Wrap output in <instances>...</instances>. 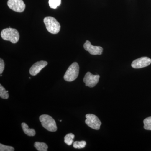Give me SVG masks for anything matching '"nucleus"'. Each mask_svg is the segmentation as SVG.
<instances>
[{
    "label": "nucleus",
    "instance_id": "nucleus-1",
    "mask_svg": "<svg viewBox=\"0 0 151 151\" xmlns=\"http://www.w3.org/2000/svg\"><path fill=\"white\" fill-rule=\"evenodd\" d=\"M2 38L4 40L9 41L12 43H16L19 39V34L15 29L8 28L2 31L1 34Z\"/></svg>",
    "mask_w": 151,
    "mask_h": 151
},
{
    "label": "nucleus",
    "instance_id": "nucleus-2",
    "mask_svg": "<svg viewBox=\"0 0 151 151\" xmlns=\"http://www.w3.org/2000/svg\"><path fill=\"white\" fill-rule=\"evenodd\" d=\"M43 22L47 29L50 33L52 34H56L59 32L60 25L55 18L52 17H45Z\"/></svg>",
    "mask_w": 151,
    "mask_h": 151
},
{
    "label": "nucleus",
    "instance_id": "nucleus-3",
    "mask_svg": "<svg viewBox=\"0 0 151 151\" xmlns=\"http://www.w3.org/2000/svg\"><path fill=\"white\" fill-rule=\"evenodd\" d=\"M39 119L45 129L49 132H56L57 130L56 122L52 117L47 115H42L40 116Z\"/></svg>",
    "mask_w": 151,
    "mask_h": 151
},
{
    "label": "nucleus",
    "instance_id": "nucleus-4",
    "mask_svg": "<svg viewBox=\"0 0 151 151\" xmlns=\"http://www.w3.org/2000/svg\"><path fill=\"white\" fill-rule=\"evenodd\" d=\"M79 66L76 62L73 63L68 68L64 74V78L65 81L71 82L75 80L79 74Z\"/></svg>",
    "mask_w": 151,
    "mask_h": 151
},
{
    "label": "nucleus",
    "instance_id": "nucleus-5",
    "mask_svg": "<svg viewBox=\"0 0 151 151\" xmlns=\"http://www.w3.org/2000/svg\"><path fill=\"white\" fill-rule=\"evenodd\" d=\"M85 117L86 118L85 123L88 127L93 129L96 130L100 129L102 123L97 116L94 114H86Z\"/></svg>",
    "mask_w": 151,
    "mask_h": 151
},
{
    "label": "nucleus",
    "instance_id": "nucleus-6",
    "mask_svg": "<svg viewBox=\"0 0 151 151\" xmlns=\"http://www.w3.org/2000/svg\"><path fill=\"white\" fill-rule=\"evenodd\" d=\"M9 7L17 12H22L25 9V4L23 0H8L7 3Z\"/></svg>",
    "mask_w": 151,
    "mask_h": 151
},
{
    "label": "nucleus",
    "instance_id": "nucleus-7",
    "mask_svg": "<svg viewBox=\"0 0 151 151\" xmlns=\"http://www.w3.org/2000/svg\"><path fill=\"white\" fill-rule=\"evenodd\" d=\"M100 76L99 75H93L90 72H87L84 76L83 81L86 86L89 87H93L97 85L100 79Z\"/></svg>",
    "mask_w": 151,
    "mask_h": 151
},
{
    "label": "nucleus",
    "instance_id": "nucleus-8",
    "mask_svg": "<svg viewBox=\"0 0 151 151\" xmlns=\"http://www.w3.org/2000/svg\"><path fill=\"white\" fill-rule=\"evenodd\" d=\"M151 63L150 58L147 57H142L134 60L132 63V66L136 69L143 68L148 66Z\"/></svg>",
    "mask_w": 151,
    "mask_h": 151
},
{
    "label": "nucleus",
    "instance_id": "nucleus-9",
    "mask_svg": "<svg viewBox=\"0 0 151 151\" xmlns=\"http://www.w3.org/2000/svg\"><path fill=\"white\" fill-rule=\"evenodd\" d=\"M83 46L86 51H88L90 54L92 55H100L103 53V47L100 46H93L89 40L86 41Z\"/></svg>",
    "mask_w": 151,
    "mask_h": 151
},
{
    "label": "nucleus",
    "instance_id": "nucleus-10",
    "mask_svg": "<svg viewBox=\"0 0 151 151\" xmlns=\"http://www.w3.org/2000/svg\"><path fill=\"white\" fill-rule=\"evenodd\" d=\"M47 65V62L44 60L35 63L30 68V74L32 76L36 75Z\"/></svg>",
    "mask_w": 151,
    "mask_h": 151
},
{
    "label": "nucleus",
    "instance_id": "nucleus-11",
    "mask_svg": "<svg viewBox=\"0 0 151 151\" xmlns=\"http://www.w3.org/2000/svg\"><path fill=\"white\" fill-rule=\"evenodd\" d=\"M22 127L24 134L30 137H33L36 134L35 130L33 129H29L28 126L25 123L22 124Z\"/></svg>",
    "mask_w": 151,
    "mask_h": 151
},
{
    "label": "nucleus",
    "instance_id": "nucleus-12",
    "mask_svg": "<svg viewBox=\"0 0 151 151\" xmlns=\"http://www.w3.org/2000/svg\"><path fill=\"white\" fill-rule=\"evenodd\" d=\"M34 146L36 149L39 151H47L48 146L45 143L35 142L34 144Z\"/></svg>",
    "mask_w": 151,
    "mask_h": 151
},
{
    "label": "nucleus",
    "instance_id": "nucleus-13",
    "mask_svg": "<svg viewBox=\"0 0 151 151\" xmlns=\"http://www.w3.org/2000/svg\"><path fill=\"white\" fill-rule=\"evenodd\" d=\"M74 137L75 136L72 133L67 134L64 137V142L68 145H71L73 142V139Z\"/></svg>",
    "mask_w": 151,
    "mask_h": 151
},
{
    "label": "nucleus",
    "instance_id": "nucleus-14",
    "mask_svg": "<svg viewBox=\"0 0 151 151\" xmlns=\"http://www.w3.org/2000/svg\"><path fill=\"white\" fill-rule=\"evenodd\" d=\"M9 91L6 89L0 84V97L4 99H7L9 97Z\"/></svg>",
    "mask_w": 151,
    "mask_h": 151
},
{
    "label": "nucleus",
    "instance_id": "nucleus-15",
    "mask_svg": "<svg viewBox=\"0 0 151 151\" xmlns=\"http://www.w3.org/2000/svg\"><path fill=\"white\" fill-rule=\"evenodd\" d=\"M86 143L85 141H76L73 143V147L75 149H82L85 147Z\"/></svg>",
    "mask_w": 151,
    "mask_h": 151
},
{
    "label": "nucleus",
    "instance_id": "nucleus-16",
    "mask_svg": "<svg viewBox=\"0 0 151 151\" xmlns=\"http://www.w3.org/2000/svg\"><path fill=\"white\" fill-rule=\"evenodd\" d=\"M61 0H49V5L52 9H55L61 4Z\"/></svg>",
    "mask_w": 151,
    "mask_h": 151
},
{
    "label": "nucleus",
    "instance_id": "nucleus-17",
    "mask_svg": "<svg viewBox=\"0 0 151 151\" xmlns=\"http://www.w3.org/2000/svg\"><path fill=\"white\" fill-rule=\"evenodd\" d=\"M144 127L145 129L151 130V117L146 118L144 120Z\"/></svg>",
    "mask_w": 151,
    "mask_h": 151
},
{
    "label": "nucleus",
    "instance_id": "nucleus-18",
    "mask_svg": "<svg viewBox=\"0 0 151 151\" xmlns=\"http://www.w3.org/2000/svg\"><path fill=\"white\" fill-rule=\"evenodd\" d=\"M15 149L11 146H6L0 144V151H14Z\"/></svg>",
    "mask_w": 151,
    "mask_h": 151
},
{
    "label": "nucleus",
    "instance_id": "nucleus-19",
    "mask_svg": "<svg viewBox=\"0 0 151 151\" xmlns=\"http://www.w3.org/2000/svg\"><path fill=\"white\" fill-rule=\"evenodd\" d=\"M5 68V63L4 60L1 58L0 59V73L1 74L4 71Z\"/></svg>",
    "mask_w": 151,
    "mask_h": 151
},
{
    "label": "nucleus",
    "instance_id": "nucleus-20",
    "mask_svg": "<svg viewBox=\"0 0 151 151\" xmlns=\"http://www.w3.org/2000/svg\"><path fill=\"white\" fill-rule=\"evenodd\" d=\"M60 122H62V120H60Z\"/></svg>",
    "mask_w": 151,
    "mask_h": 151
}]
</instances>
